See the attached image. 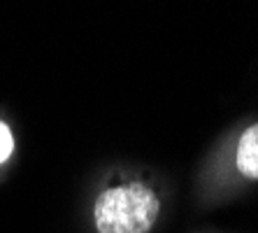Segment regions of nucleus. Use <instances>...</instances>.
Returning <instances> with one entry per match:
<instances>
[{"label": "nucleus", "instance_id": "1", "mask_svg": "<svg viewBox=\"0 0 258 233\" xmlns=\"http://www.w3.org/2000/svg\"><path fill=\"white\" fill-rule=\"evenodd\" d=\"M158 210L156 194L133 182L105 189L93 205V221L98 233H149L158 219Z\"/></svg>", "mask_w": 258, "mask_h": 233}, {"label": "nucleus", "instance_id": "2", "mask_svg": "<svg viewBox=\"0 0 258 233\" xmlns=\"http://www.w3.org/2000/svg\"><path fill=\"white\" fill-rule=\"evenodd\" d=\"M237 168L251 179H258V124L249 126L237 143Z\"/></svg>", "mask_w": 258, "mask_h": 233}, {"label": "nucleus", "instance_id": "3", "mask_svg": "<svg viewBox=\"0 0 258 233\" xmlns=\"http://www.w3.org/2000/svg\"><path fill=\"white\" fill-rule=\"evenodd\" d=\"M14 154V135H12V128L0 121V163H5L10 156Z\"/></svg>", "mask_w": 258, "mask_h": 233}]
</instances>
